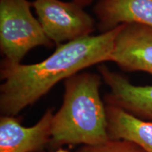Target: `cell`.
Returning a JSON list of instances; mask_svg holds the SVG:
<instances>
[{
    "label": "cell",
    "mask_w": 152,
    "mask_h": 152,
    "mask_svg": "<svg viewBox=\"0 0 152 152\" xmlns=\"http://www.w3.org/2000/svg\"><path fill=\"white\" fill-rule=\"evenodd\" d=\"M102 77L82 72L64 80L62 105L54 113L50 143L52 147L67 144L96 145L107 142L106 105L100 96Z\"/></svg>",
    "instance_id": "obj_2"
},
{
    "label": "cell",
    "mask_w": 152,
    "mask_h": 152,
    "mask_svg": "<svg viewBox=\"0 0 152 152\" xmlns=\"http://www.w3.org/2000/svg\"><path fill=\"white\" fill-rule=\"evenodd\" d=\"M93 11L100 33L125 23L152 27V0H97Z\"/></svg>",
    "instance_id": "obj_8"
},
{
    "label": "cell",
    "mask_w": 152,
    "mask_h": 152,
    "mask_svg": "<svg viewBox=\"0 0 152 152\" xmlns=\"http://www.w3.org/2000/svg\"><path fill=\"white\" fill-rule=\"evenodd\" d=\"M77 152H145L132 142L121 140H109L96 145H85Z\"/></svg>",
    "instance_id": "obj_10"
},
{
    "label": "cell",
    "mask_w": 152,
    "mask_h": 152,
    "mask_svg": "<svg viewBox=\"0 0 152 152\" xmlns=\"http://www.w3.org/2000/svg\"><path fill=\"white\" fill-rule=\"evenodd\" d=\"M53 110L47 109L37 123L24 127L15 116L0 118V152H37L49 143Z\"/></svg>",
    "instance_id": "obj_7"
},
{
    "label": "cell",
    "mask_w": 152,
    "mask_h": 152,
    "mask_svg": "<svg viewBox=\"0 0 152 152\" xmlns=\"http://www.w3.org/2000/svg\"><path fill=\"white\" fill-rule=\"evenodd\" d=\"M53 152H68V151H66V150L59 149L56 150V151H53Z\"/></svg>",
    "instance_id": "obj_12"
},
{
    "label": "cell",
    "mask_w": 152,
    "mask_h": 152,
    "mask_svg": "<svg viewBox=\"0 0 152 152\" xmlns=\"http://www.w3.org/2000/svg\"><path fill=\"white\" fill-rule=\"evenodd\" d=\"M98 71L110 90L104 97L106 104L116 106L136 117L152 121V85H133L127 76L105 65L99 66Z\"/></svg>",
    "instance_id": "obj_6"
},
{
    "label": "cell",
    "mask_w": 152,
    "mask_h": 152,
    "mask_svg": "<svg viewBox=\"0 0 152 152\" xmlns=\"http://www.w3.org/2000/svg\"><path fill=\"white\" fill-rule=\"evenodd\" d=\"M31 7L28 0H0L1 65H18L35 47L54 45L32 14Z\"/></svg>",
    "instance_id": "obj_3"
},
{
    "label": "cell",
    "mask_w": 152,
    "mask_h": 152,
    "mask_svg": "<svg viewBox=\"0 0 152 152\" xmlns=\"http://www.w3.org/2000/svg\"><path fill=\"white\" fill-rule=\"evenodd\" d=\"M120 26L106 33L57 46L51 56L37 64L1 65L0 77L4 80L0 86L1 115L16 116L60 81L109 61Z\"/></svg>",
    "instance_id": "obj_1"
},
{
    "label": "cell",
    "mask_w": 152,
    "mask_h": 152,
    "mask_svg": "<svg viewBox=\"0 0 152 152\" xmlns=\"http://www.w3.org/2000/svg\"><path fill=\"white\" fill-rule=\"evenodd\" d=\"M47 37L56 46L90 36L96 21L82 6L61 0H35L32 2Z\"/></svg>",
    "instance_id": "obj_4"
},
{
    "label": "cell",
    "mask_w": 152,
    "mask_h": 152,
    "mask_svg": "<svg viewBox=\"0 0 152 152\" xmlns=\"http://www.w3.org/2000/svg\"><path fill=\"white\" fill-rule=\"evenodd\" d=\"M71 1L82 6L83 7H85L87 6L90 5L91 4L94 2V1H96L97 0H71Z\"/></svg>",
    "instance_id": "obj_11"
},
{
    "label": "cell",
    "mask_w": 152,
    "mask_h": 152,
    "mask_svg": "<svg viewBox=\"0 0 152 152\" xmlns=\"http://www.w3.org/2000/svg\"><path fill=\"white\" fill-rule=\"evenodd\" d=\"M109 61L125 72L152 75V27L139 23L120 26Z\"/></svg>",
    "instance_id": "obj_5"
},
{
    "label": "cell",
    "mask_w": 152,
    "mask_h": 152,
    "mask_svg": "<svg viewBox=\"0 0 152 152\" xmlns=\"http://www.w3.org/2000/svg\"><path fill=\"white\" fill-rule=\"evenodd\" d=\"M110 140L132 142L145 152H152V121L136 117L116 106L106 104Z\"/></svg>",
    "instance_id": "obj_9"
}]
</instances>
